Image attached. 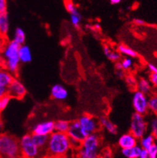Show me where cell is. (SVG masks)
Listing matches in <instances>:
<instances>
[{"mask_svg": "<svg viewBox=\"0 0 157 158\" xmlns=\"http://www.w3.org/2000/svg\"><path fill=\"white\" fill-rule=\"evenodd\" d=\"M45 152L46 158H57L73 152L67 133L54 131L50 135Z\"/></svg>", "mask_w": 157, "mask_h": 158, "instance_id": "6da1fadb", "label": "cell"}, {"mask_svg": "<svg viewBox=\"0 0 157 158\" xmlns=\"http://www.w3.org/2000/svg\"><path fill=\"white\" fill-rule=\"evenodd\" d=\"M20 46L18 44L14 41H7L4 43L2 47V54L3 57L2 65L4 69L10 72L13 74H17L21 65L19 57H18V51H19Z\"/></svg>", "mask_w": 157, "mask_h": 158, "instance_id": "7a4b0ae2", "label": "cell"}, {"mask_svg": "<svg viewBox=\"0 0 157 158\" xmlns=\"http://www.w3.org/2000/svg\"><path fill=\"white\" fill-rule=\"evenodd\" d=\"M101 137L97 133L86 136L75 150L74 156L79 158H98L101 155Z\"/></svg>", "mask_w": 157, "mask_h": 158, "instance_id": "3957f363", "label": "cell"}, {"mask_svg": "<svg viewBox=\"0 0 157 158\" xmlns=\"http://www.w3.org/2000/svg\"><path fill=\"white\" fill-rule=\"evenodd\" d=\"M0 155L2 158H21L19 139L8 133L0 134Z\"/></svg>", "mask_w": 157, "mask_h": 158, "instance_id": "277c9868", "label": "cell"}, {"mask_svg": "<svg viewBox=\"0 0 157 158\" xmlns=\"http://www.w3.org/2000/svg\"><path fill=\"white\" fill-rule=\"evenodd\" d=\"M21 158H46V152L40 149L31 139V134H25L19 139Z\"/></svg>", "mask_w": 157, "mask_h": 158, "instance_id": "5b68a950", "label": "cell"}, {"mask_svg": "<svg viewBox=\"0 0 157 158\" xmlns=\"http://www.w3.org/2000/svg\"><path fill=\"white\" fill-rule=\"evenodd\" d=\"M148 130V122L145 116L134 113L131 116L130 132L138 139H140L146 134Z\"/></svg>", "mask_w": 157, "mask_h": 158, "instance_id": "8992f818", "label": "cell"}, {"mask_svg": "<svg viewBox=\"0 0 157 158\" xmlns=\"http://www.w3.org/2000/svg\"><path fill=\"white\" fill-rule=\"evenodd\" d=\"M77 120L86 136L93 133H97L100 128L98 119L90 114L82 115Z\"/></svg>", "mask_w": 157, "mask_h": 158, "instance_id": "52a82bcc", "label": "cell"}, {"mask_svg": "<svg viewBox=\"0 0 157 158\" xmlns=\"http://www.w3.org/2000/svg\"><path fill=\"white\" fill-rule=\"evenodd\" d=\"M132 105L134 113L145 115L149 110V98L147 94L136 90L132 96Z\"/></svg>", "mask_w": 157, "mask_h": 158, "instance_id": "ba28073f", "label": "cell"}, {"mask_svg": "<svg viewBox=\"0 0 157 158\" xmlns=\"http://www.w3.org/2000/svg\"><path fill=\"white\" fill-rule=\"evenodd\" d=\"M7 94L11 98L23 99L27 94V89L22 82L15 77L7 87Z\"/></svg>", "mask_w": 157, "mask_h": 158, "instance_id": "9c48e42d", "label": "cell"}, {"mask_svg": "<svg viewBox=\"0 0 157 158\" xmlns=\"http://www.w3.org/2000/svg\"><path fill=\"white\" fill-rule=\"evenodd\" d=\"M31 134L41 135L49 136L54 130V121L50 120H42L33 125L31 127Z\"/></svg>", "mask_w": 157, "mask_h": 158, "instance_id": "30bf717a", "label": "cell"}, {"mask_svg": "<svg viewBox=\"0 0 157 158\" xmlns=\"http://www.w3.org/2000/svg\"><path fill=\"white\" fill-rule=\"evenodd\" d=\"M67 135L71 140L76 141V142L80 143L86 137V134L84 133L83 128L80 125L77 120L70 122V125L68 129Z\"/></svg>", "mask_w": 157, "mask_h": 158, "instance_id": "8fae6325", "label": "cell"}, {"mask_svg": "<svg viewBox=\"0 0 157 158\" xmlns=\"http://www.w3.org/2000/svg\"><path fill=\"white\" fill-rule=\"evenodd\" d=\"M50 95L55 101L63 102L68 97V90L61 84H54L50 89Z\"/></svg>", "mask_w": 157, "mask_h": 158, "instance_id": "7c38bea8", "label": "cell"}, {"mask_svg": "<svg viewBox=\"0 0 157 158\" xmlns=\"http://www.w3.org/2000/svg\"><path fill=\"white\" fill-rule=\"evenodd\" d=\"M138 139L129 131L119 136L118 139V145L122 149H127L138 145Z\"/></svg>", "mask_w": 157, "mask_h": 158, "instance_id": "4fadbf2b", "label": "cell"}, {"mask_svg": "<svg viewBox=\"0 0 157 158\" xmlns=\"http://www.w3.org/2000/svg\"><path fill=\"white\" fill-rule=\"evenodd\" d=\"M98 121L100 127H103L108 133L112 135H116L118 134L117 126L112 120H109L107 116H101L100 118L98 119Z\"/></svg>", "mask_w": 157, "mask_h": 158, "instance_id": "5bb4252c", "label": "cell"}, {"mask_svg": "<svg viewBox=\"0 0 157 158\" xmlns=\"http://www.w3.org/2000/svg\"><path fill=\"white\" fill-rule=\"evenodd\" d=\"M10 18L7 11L0 14V34L3 40L6 39L10 31Z\"/></svg>", "mask_w": 157, "mask_h": 158, "instance_id": "9a60e30c", "label": "cell"}, {"mask_svg": "<svg viewBox=\"0 0 157 158\" xmlns=\"http://www.w3.org/2000/svg\"><path fill=\"white\" fill-rule=\"evenodd\" d=\"M18 57H19L21 63L27 64V63L31 62V60H32V53H31L30 47L25 44L20 46Z\"/></svg>", "mask_w": 157, "mask_h": 158, "instance_id": "2e32d148", "label": "cell"}, {"mask_svg": "<svg viewBox=\"0 0 157 158\" xmlns=\"http://www.w3.org/2000/svg\"><path fill=\"white\" fill-rule=\"evenodd\" d=\"M14 78H15L14 75L7 69L4 68L0 69V85L8 87Z\"/></svg>", "mask_w": 157, "mask_h": 158, "instance_id": "e0dca14e", "label": "cell"}, {"mask_svg": "<svg viewBox=\"0 0 157 158\" xmlns=\"http://www.w3.org/2000/svg\"><path fill=\"white\" fill-rule=\"evenodd\" d=\"M103 52L105 56L109 61H113V62H117V61H120L121 54L118 52V51H115L114 49H112L109 46H104Z\"/></svg>", "mask_w": 157, "mask_h": 158, "instance_id": "ac0fdd59", "label": "cell"}, {"mask_svg": "<svg viewBox=\"0 0 157 158\" xmlns=\"http://www.w3.org/2000/svg\"><path fill=\"white\" fill-rule=\"evenodd\" d=\"M142 149L139 145H136L130 148L122 149V154L126 158H139Z\"/></svg>", "mask_w": 157, "mask_h": 158, "instance_id": "d6986e66", "label": "cell"}, {"mask_svg": "<svg viewBox=\"0 0 157 158\" xmlns=\"http://www.w3.org/2000/svg\"><path fill=\"white\" fill-rule=\"evenodd\" d=\"M136 88L137 90L141 91V92L148 94L150 93L152 85H151V83L149 82V80H147L145 78H140L138 80Z\"/></svg>", "mask_w": 157, "mask_h": 158, "instance_id": "ffe728a7", "label": "cell"}, {"mask_svg": "<svg viewBox=\"0 0 157 158\" xmlns=\"http://www.w3.org/2000/svg\"><path fill=\"white\" fill-rule=\"evenodd\" d=\"M117 51L121 55H123L125 57H129L131 58H135L138 57V53L125 44H119L117 46Z\"/></svg>", "mask_w": 157, "mask_h": 158, "instance_id": "44dd1931", "label": "cell"}, {"mask_svg": "<svg viewBox=\"0 0 157 158\" xmlns=\"http://www.w3.org/2000/svg\"><path fill=\"white\" fill-rule=\"evenodd\" d=\"M139 146L142 149H149L155 142V137L152 134H145L143 137L139 139Z\"/></svg>", "mask_w": 157, "mask_h": 158, "instance_id": "7402d4cb", "label": "cell"}, {"mask_svg": "<svg viewBox=\"0 0 157 158\" xmlns=\"http://www.w3.org/2000/svg\"><path fill=\"white\" fill-rule=\"evenodd\" d=\"M31 139L34 143L39 148L42 150L45 151L46 146L47 145V141H48V136L41 135L31 134Z\"/></svg>", "mask_w": 157, "mask_h": 158, "instance_id": "603a6c76", "label": "cell"}, {"mask_svg": "<svg viewBox=\"0 0 157 158\" xmlns=\"http://www.w3.org/2000/svg\"><path fill=\"white\" fill-rule=\"evenodd\" d=\"M69 125H70V121L60 119L57 121H54V130L55 131L60 132V133H67Z\"/></svg>", "mask_w": 157, "mask_h": 158, "instance_id": "cb8c5ba5", "label": "cell"}, {"mask_svg": "<svg viewBox=\"0 0 157 158\" xmlns=\"http://www.w3.org/2000/svg\"><path fill=\"white\" fill-rule=\"evenodd\" d=\"M13 40L15 41L17 44H18L19 45H23L25 43L26 40V34L25 31L22 29L21 28H17L14 30V38Z\"/></svg>", "mask_w": 157, "mask_h": 158, "instance_id": "d4e9b609", "label": "cell"}, {"mask_svg": "<svg viewBox=\"0 0 157 158\" xmlns=\"http://www.w3.org/2000/svg\"><path fill=\"white\" fill-rule=\"evenodd\" d=\"M148 67L151 72L149 75V82L151 83V85L157 87V67L155 64H151V63L148 64Z\"/></svg>", "mask_w": 157, "mask_h": 158, "instance_id": "484cf974", "label": "cell"}, {"mask_svg": "<svg viewBox=\"0 0 157 158\" xmlns=\"http://www.w3.org/2000/svg\"><path fill=\"white\" fill-rule=\"evenodd\" d=\"M64 7H65L66 10L69 13V14H80V11L78 10L76 4L72 2V0H65Z\"/></svg>", "mask_w": 157, "mask_h": 158, "instance_id": "4316f807", "label": "cell"}, {"mask_svg": "<svg viewBox=\"0 0 157 158\" xmlns=\"http://www.w3.org/2000/svg\"><path fill=\"white\" fill-rule=\"evenodd\" d=\"M121 61V65H122V68L124 71H127V70L130 69L132 68V66L134 64V61H133V58L129 57H125L123 59H120Z\"/></svg>", "mask_w": 157, "mask_h": 158, "instance_id": "83f0119b", "label": "cell"}, {"mask_svg": "<svg viewBox=\"0 0 157 158\" xmlns=\"http://www.w3.org/2000/svg\"><path fill=\"white\" fill-rule=\"evenodd\" d=\"M82 21V16L80 14H70V22L76 28H80Z\"/></svg>", "mask_w": 157, "mask_h": 158, "instance_id": "f1b7e54d", "label": "cell"}, {"mask_svg": "<svg viewBox=\"0 0 157 158\" xmlns=\"http://www.w3.org/2000/svg\"><path fill=\"white\" fill-rule=\"evenodd\" d=\"M125 83L126 84V85L131 89H135L137 87V83H138V80L135 78L134 76L132 75H126L124 78Z\"/></svg>", "mask_w": 157, "mask_h": 158, "instance_id": "f546056e", "label": "cell"}, {"mask_svg": "<svg viewBox=\"0 0 157 158\" xmlns=\"http://www.w3.org/2000/svg\"><path fill=\"white\" fill-rule=\"evenodd\" d=\"M149 110L157 114V95L152 96L149 98Z\"/></svg>", "mask_w": 157, "mask_h": 158, "instance_id": "4dcf8cb0", "label": "cell"}, {"mask_svg": "<svg viewBox=\"0 0 157 158\" xmlns=\"http://www.w3.org/2000/svg\"><path fill=\"white\" fill-rule=\"evenodd\" d=\"M150 130H151V134L153 135L155 137H157V118L154 117L150 121Z\"/></svg>", "mask_w": 157, "mask_h": 158, "instance_id": "1f68e13d", "label": "cell"}, {"mask_svg": "<svg viewBox=\"0 0 157 158\" xmlns=\"http://www.w3.org/2000/svg\"><path fill=\"white\" fill-rule=\"evenodd\" d=\"M11 99H12L10 95H8V94H6V95L3 96L2 98H0V104L2 106V110H4L6 108L9 106V104L10 103Z\"/></svg>", "mask_w": 157, "mask_h": 158, "instance_id": "d6a6232c", "label": "cell"}, {"mask_svg": "<svg viewBox=\"0 0 157 158\" xmlns=\"http://www.w3.org/2000/svg\"><path fill=\"white\" fill-rule=\"evenodd\" d=\"M148 153H149V158H157V144L154 143L149 149H148Z\"/></svg>", "mask_w": 157, "mask_h": 158, "instance_id": "836d02e7", "label": "cell"}, {"mask_svg": "<svg viewBox=\"0 0 157 158\" xmlns=\"http://www.w3.org/2000/svg\"><path fill=\"white\" fill-rule=\"evenodd\" d=\"M7 11V0H0V14Z\"/></svg>", "mask_w": 157, "mask_h": 158, "instance_id": "e575fe53", "label": "cell"}, {"mask_svg": "<svg viewBox=\"0 0 157 158\" xmlns=\"http://www.w3.org/2000/svg\"><path fill=\"white\" fill-rule=\"evenodd\" d=\"M139 158H149V153H148V149H142L141 150Z\"/></svg>", "mask_w": 157, "mask_h": 158, "instance_id": "d590c367", "label": "cell"}, {"mask_svg": "<svg viewBox=\"0 0 157 158\" xmlns=\"http://www.w3.org/2000/svg\"><path fill=\"white\" fill-rule=\"evenodd\" d=\"M6 94H7V87L0 85V98H2Z\"/></svg>", "mask_w": 157, "mask_h": 158, "instance_id": "8d00e7d4", "label": "cell"}, {"mask_svg": "<svg viewBox=\"0 0 157 158\" xmlns=\"http://www.w3.org/2000/svg\"><path fill=\"white\" fill-rule=\"evenodd\" d=\"M116 75L119 79H123L125 77V76H126L124 70H116Z\"/></svg>", "mask_w": 157, "mask_h": 158, "instance_id": "74e56055", "label": "cell"}, {"mask_svg": "<svg viewBox=\"0 0 157 158\" xmlns=\"http://www.w3.org/2000/svg\"><path fill=\"white\" fill-rule=\"evenodd\" d=\"M134 23L137 25H143L145 24V21L144 20L140 19V18H135V19H134Z\"/></svg>", "mask_w": 157, "mask_h": 158, "instance_id": "f35d334b", "label": "cell"}, {"mask_svg": "<svg viewBox=\"0 0 157 158\" xmlns=\"http://www.w3.org/2000/svg\"><path fill=\"white\" fill-rule=\"evenodd\" d=\"M74 157H75L74 153H73V152H72V153H68V154L64 155V156H59V157H57V158H74Z\"/></svg>", "mask_w": 157, "mask_h": 158, "instance_id": "ab89813d", "label": "cell"}, {"mask_svg": "<svg viewBox=\"0 0 157 158\" xmlns=\"http://www.w3.org/2000/svg\"><path fill=\"white\" fill-rule=\"evenodd\" d=\"M123 0H109V2L112 5H117V4L120 3Z\"/></svg>", "mask_w": 157, "mask_h": 158, "instance_id": "60d3db41", "label": "cell"}, {"mask_svg": "<svg viewBox=\"0 0 157 158\" xmlns=\"http://www.w3.org/2000/svg\"><path fill=\"white\" fill-rule=\"evenodd\" d=\"M116 70H123V68H122V65H121L120 61H117L116 62Z\"/></svg>", "mask_w": 157, "mask_h": 158, "instance_id": "b9f144b4", "label": "cell"}, {"mask_svg": "<svg viewBox=\"0 0 157 158\" xmlns=\"http://www.w3.org/2000/svg\"><path fill=\"white\" fill-rule=\"evenodd\" d=\"M3 41H4V40H0V49H2V46H3Z\"/></svg>", "mask_w": 157, "mask_h": 158, "instance_id": "7bdbcfd3", "label": "cell"}, {"mask_svg": "<svg viewBox=\"0 0 157 158\" xmlns=\"http://www.w3.org/2000/svg\"><path fill=\"white\" fill-rule=\"evenodd\" d=\"M98 158H111V156H104V155H100Z\"/></svg>", "mask_w": 157, "mask_h": 158, "instance_id": "ee69618b", "label": "cell"}, {"mask_svg": "<svg viewBox=\"0 0 157 158\" xmlns=\"http://www.w3.org/2000/svg\"><path fill=\"white\" fill-rule=\"evenodd\" d=\"M2 111H3V110H2V106H1V104H0V115H1V113H2Z\"/></svg>", "mask_w": 157, "mask_h": 158, "instance_id": "f6af8a7d", "label": "cell"}, {"mask_svg": "<svg viewBox=\"0 0 157 158\" xmlns=\"http://www.w3.org/2000/svg\"><path fill=\"white\" fill-rule=\"evenodd\" d=\"M3 68V65H2V62H0V69Z\"/></svg>", "mask_w": 157, "mask_h": 158, "instance_id": "bcb514c9", "label": "cell"}, {"mask_svg": "<svg viewBox=\"0 0 157 158\" xmlns=\"http://www.w3.org/2000/svg\"><path fill=\"white\" fill-rule=\"evenodd\" d=\"M2 36H1V34H0V40H2ZM2 40H3V39H2Z\"/></svg>", "mask_w": 157, "mask_h": 158, "instance_id": "7dc6e473", "label": "cell"}, {"mask_svg": "<svg viewBox=\"0 0 157 158\" xmlns=\"http://www.w3.org/2000/svg\"><path fill=\"white\" fill-rule=\"evenodd\" d=\"M0 158H2V156H1V155H0Z\"/></svg>", "mask_w": 157, "mask_h": 158, "instance_id": "c3c4849f", "label": "cell"}, {"mask_svg": "<svg viewBox=\"0 0 157 158\" xmlns=\"http://www.w3.org/2000/svg\"><path fill=\"white\" fill-rule=\"evenodd\" d=\"M74 158H79V157H76V156H75V157Z\"/></svg>", "mask_w": 157, "mask_h": 158, "instance_id": "681fc988", "label": "cell"}]
</instances>
